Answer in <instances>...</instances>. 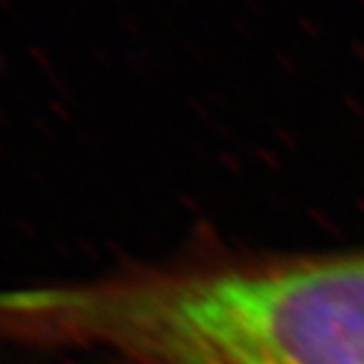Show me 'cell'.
I'll use <instances>...</instances> for the list:
<instances>
[{
    "instance_id": "1",
    "label": "cell",
    "mask_w": 364,
    "mask_h": 364,
    "mask_svg": "<svg viewBox=\"0 0 364 364\" xmlns=\"http://www.w3.org/2000/svg\"><path fill=\"white\" fill-rule=\"evenodd\" d=\"M0 329L114 364H364V248H248L202 232L101 279L0 292Z\"/></svg>"
},
{
    "instance_id": "2",
    "label": "cell",
    "mask_w": 364,
    "mask_h": 364,
    "mask_svg": "<svg viewBox=\"0 0 364 364\" xmlns=\"http://www.w3.org/2000/svg\"><path fill=\"white\" fill-rule=\"evenodd\" d=\"M11 20H14V24L16 27H20V29H24V31H33V24H29V20L27 18H22V16H18V14H14L11 16Z\"/></svg>"
},
{
    "instance_id": "3",
    "label": "cell",
    "mask_w": 364,
    "mask_h": 364,
    "mask_svg": "<svg viewBox=\"0 0 364 364\" xmlns=\"http://www.w3.org/2000/svg\"><path fill=\"white\" fill-rule=\"evenodd\" d=\"M27 53L33 58V60H38V62H42V64H46V60H44V53L38 48V46H27Z\"/></svg>"
},
{
    "instance_id": "4",
    "label": "cell",
    "mask_w": 364,
    "mask_h": 364,
    "mask_svg": "<svg viewBox=\"0 0 364 364\" xmlns=\"http://www.w3.org/2000/svg\"><path fill=\"white\" fill-rule=\"evenodd\" d=\"M0 9H11V3H9V0H0Z\"/></svg>"
}]
</instances>
